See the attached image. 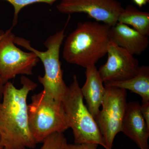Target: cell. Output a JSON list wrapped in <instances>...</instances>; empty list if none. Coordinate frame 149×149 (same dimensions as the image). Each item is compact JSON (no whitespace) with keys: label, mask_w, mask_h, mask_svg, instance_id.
<instances>
[{"label":"cell","mask_w":149,"mask_h":149,"mask_svg":"<svg viewBox=\"0 0 149 149\" xmlns=\"http://www.w3.org/2000/svg\"><path fill=\"white\" fill-rule=\"evenodd\" d=\"M97 146L95 144H68V149H97Z\"/></svg>","instance_id":"e0dca14e"},{"label":"cell","mask_w":149,"mask_h":149,"mask_svg":"<svg viewBox=\"0 0 149 149\" xmlns=\"http://www.w3.org/2000/svg\"><path fill=\"white\" fill-rule=\"evenodd\" d=\"M3 32H4L3 31V30H1V29H0V35H2V34H3Z\"/></svg>","instance_id":"7402d4cb"},{"label":"cell","mask_w":149,"mask_h":149,"mask_svg":"<svg viewBox=\"0 0 149 149\" xmlns=\"http://www.w3.org/2000/svg\"><path fill=\"white\" fill-rule=\"evenodd\" d=\"M105 93L102 109L95 118L107 149H112L116 135L121 132L126 109L127 93L125 89L104 86Z\"/></svg>","instance_id":"8992f818"},{"label":"cell","mask_w":149,"mask_h":149,"mask_svg":"<svg viewBox=\"0 0 149 149\" xmlns=\"http://www.w3.org/2000/svg\"><path fill=\"white\" fill-rule=\"evenodd\" d=\"M12 28L0 35V76L5 84L17 75H31L40 61L34 53L26 52L15 45Z\"/></svg>","instance_id":"52a82bcc"},{"label":"cell","mask_w":149,"mask_h":149,"mask_svg":"<svg viewBox=\"0 0 149 149\" xmlns=\"http://www.w3.org/2000/svg\"><path fill=\"white\" fill-rule=\"evenodd\" d=\"M104 85L128 90L139 95L142 98V104L149 102V66H140L136 75L123 81L104 83Z\"/></svg>","instance_id":"4fadbf2b"},{"label":"cell","mask_w":149,"mask_h":149,"mask_svg":"<svg viewBox=\"0 0 149 149\" xmlns=\"http://www.w3.org/2000/svg\"><path fill=\"white\" fill-rule=\"evenodd\" d=\"M141 111L147 126L149 128V102L142 104L141 105Z\"/></svg>","instance_id":"ac0fdd59"},{"label":"cell","mask_w":149,"mask_h":149,"mask_svg":"<svg viewBox=\"0 0 149 149\" xmlns=\"http://www.w3.org/2000/svg\"><path fill=\"white\" fill-rule=\"evenodd\" d=\"M20 83L17 88L7 82L0 101V136L6 149L34 148L37 144L29 129L27 99L37 84L25 75H22Z\"/></svg>","instance_id":"6da1fadb"},{"label":"cell","mask_w":149,"mask_h":149,"mask_svg":"<svg viewBox=\"0 0 149 149\" xmlns=\"http://www.w3.org/2000/svg\"><path fill=\"white\" fill-rule=\"evenodd\" d=\"M65 28L48 37L44 45L47 50H37L30 45V42L24 38L15 36L14 42L37 55L44 65L45 74L38 76L39 82L43 86V92L46 95L61 101L67 89L63 79L61 63L60 61L61 47L65 37Z\"/></svg>","instance_id":"277c9868"},{"label":"cell","mask_w":149,"mask_h":149,"mask_svg":"<svg viewBox=\"0 0 149 149\" xmlns=\"http://www.w3.org/2000/svg\"><path fill=\"white\" fill-rule=\"evenodd\" d=\"M141 105L136 101L127 103L121 132L135 142L140 149H149V128L141 113Z\"/></svg>","instance_id":"30bf717a"},{"label":"cell","mask_w":149,"mask_h":149,"mask_svg":"<svg viewBox=\"0 0 149 149\" xmlns=\"http://www.w3.org/2000/svg\"><path fill=\"white\" fill-rule=\"evenodd\" d=\"M1 149H6V148H2Z\"/></svg>","instance_id":"603a6c76"},{"label":"cell","mask_w":149,"mask_h":149,"mask_svg":"<svg viewBox=\"0 0 149 149\" xmlns=\"http://www.w3.org/2000/svg\"><path fill=\"white\" fill-rule=\"evenodd\" d=\"M5 83L3 82L1 77L0 76V101L2 100L3 97V92L4 87Z\"/></svg>","instance_id":"ffe728a7"},{"label":"cell","mask_w":149,"mask_h":149,"mask_svg":"<svg viewBox=\"0 0 149 149\" xmlns=\"http://www.w3.org/2000/svg\"><path fill=\"white\" fill-rule=\"evenodd\" d=\"M56 8L59 12L66 14H87L97 21L110 27L117 23L123 8L117 0H61Z\"/></svg>","instance_id":"ba28073f"},{"label":"cell","mask_w":149,"mask_h":149,"mask_svg":"<svg viewBox=\"0 0 149 149\" xmlns=\"http://www.w3.org/2000/svg\"><path fill=\"white\" fill-rule=\"evenodd\" d=\"M106 63L98 70L104 83L121 81L134 77L140 66L138 60L128 51L111 41Z\"/></svg>","instance_id":"9c48e42d"},{"label":"cell","mask_w":149,"mask_h":149,"mask_svg":"<svg viewBox=\"0 0 149 149\" xmlns=\"http://www.w3.org/2000/svg\"><path fill=\"white\" fill-rule=\"evenodd\" d=\"M135 4L140 8L146 4L147 3L149 2V0H133Z\"/></svg>","instance_id":"d6986e66"},{"label":"cell","mask_w":149,"mask_h":149,"mask_svg":"<svg viewBox=\"0 0 149 149\" xmlns=\"http://www.w3.org/2000/svg\"><path fill=\"white\" fill-rule=\"evenodd\" d=\"M83 100L78 79L74 75L61 102L68 126L72 130L74 144H97L107 149L97 122Z\"/></svg>","instance_id":"3957f363"},{"label":"cell","mask_w":149,"mask_h":149,"mask_svg":"<svg viewBox=\"0 0 149 149\" xmlns=\"http://www.w3.org/2000/svg\"><path fill=\"white\" fill-rule=\"evenodd\" d=\"M41 149H68V144L63 133L51 134L44 139Z\"/></svg>","instance_id":"9a60e30c"},{"label":"cell","mask_w":149,"mask_h":149,"mask_svg":"<svg viewBox=\"0 0 149 149\" xmlns=\"http://www.w3.org/2000/svg\"><path fill=\"white\" fill-rule=\"evenodd\" d=\"M85 72L86 81L81 88V93L88 109L95 119L102 106L105 89L95 65L86 68Z\"/></svg>","instance_id":"7c38bea8"},{"label":"cell","mask_w":149,"mask_h":149,"mask_svg":"<svg viewBox=\"0 0 149 149\" xmlns=\"http://www.w3.org/2000/svg\"><path fill=\"white\" fill-rule=\"evenodd\" d=\"M110 27L98 22H79L67 37L63 57L68 63L85 68L95 65L107 52Z\"/></svg>","instance_id":"7a4b0ae2"},{"label":"cell","mask_w":149,"mask_h":149,"mask_svg":"<svg viewBox=\"0 0 149 149\" xmlns=\"http://www.w3.org/2000/svg\"><path fill=\"white\" fill-rule=\"evenodd\" d=\"M12 5L14 10L13 27H15L18 22V14L20 11L25 7L36 3H43L48 4L49 5H52L58 0H5Z\"/></svg>","instance_id":"2e32d148"},{"label":"cell","mask_w":149,"mask_h":149,"mask_svg":"<svg viewBox=\"0 0 149 149\" xmlns=\"http://www.w3.org/2000/svg\"><path fill=\"white\" fill-rule=\"evenodd\" d=\"M118 22L132 26L143 35L149 36V13L132 5L127 6L119 14Z\"/></svg>","instance_id":"5bb4252c"},{"label":"cell","mask_w":149,"mask_h":149,"mask_svg":"<svg viewBox=\"0 0 149 149\" xmlns=\"http://www.w3.org/2000/svg\"><path fill=\"white\" fill-rule=\"evenodd\" d=\"M28 116L29 129L37 143L69 128L62 102L48 97L43 91L32 96Z\"/></svg>","instance_id":"5b68a950"},{"label":"cell","mask_w":149,"mask_h":149,"mask_svg":"<svg viewBox=\"0 0 149 149\" xmlns=\"http://www.w3.org/2000/svg\"><path fill=\"white\" fill-rule=\"evenodd\" d=\"M2 148H3L1 146V137L0 136V149H1Z\"/></svg>","instance_id":"44dd1931"},{"label":"cell","mask_w":149,"mask_h":149,"mask_svg":"<svg viewBox=\"0 0 149 149\" xmlns=\"http://www.w3.org/2000/svg\"><path fill=\"white\" fill-rule=\"evenodd\" d=\"M110 35L111 42L133 56L141 54L148 47V36L120 22L111 27Z\"/></svg>","instance_id":"8fae6325"}]
</instances>
